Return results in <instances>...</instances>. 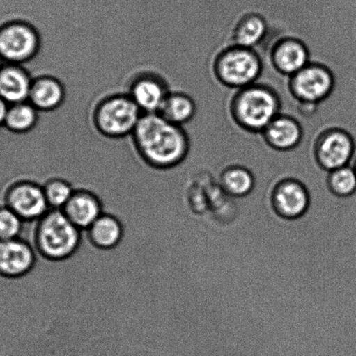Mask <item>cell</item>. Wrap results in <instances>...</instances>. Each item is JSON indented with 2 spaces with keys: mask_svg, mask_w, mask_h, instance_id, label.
I'll return each mask as SVG.
<instances>
[{
  "mask_svg": "<svg viewBox=\"0 0 356 356\" xmlns=\"http://www.w3.org/2000/svg\"><path fill=\"white\" fill-rule=\"evenodd\" d=\"M355 152V138L346 127L326 128L319 132L314 141V165L323 172H332L350 165Z\"/></svg>",
  "mask_w": 356,
  "mask_h": 356,
  "instance_id": "7",
  "label": "cell"
},
{
  "mask_svg": "<svg viewBox=\"0 0 356 356\" xmlns=\"http://www.w3.org/2000/svg\"><path fill=\"white\" fill-rule=\"evenodd\" d=\"M273 202L275 211L282 218H302L309 208L310 195L308 188L296 178H284L274 188Z\"/></svg>",
  "mask_w": 356,
  "mask_h": 356,
  "instance_id": "12",
  "label": "cell"
},
{
  "mask_svg": "<svg viewBox=\"0 0 356 356\" xmlns=\"http://www.w3.org/2000/svg\"><path fill=\"white\" fill-rule=\"evenodd\" d=\"M350 166L353 167L354 170H355V173H356V156H355L353 161H352V163H350Z\"/></svg>",
  "mask_w": 356,
  "mask_h": 356,
  "instance_id": "29",
  "label": "cell"
},
{
  "mask_svg": "<svg viewBox=\"0 0 356 356\" xmlns=\"http://www.w3.org/2000/svg\"><path fill=\"white\" fill-rule=\"evenodd\" d=\"M130 138L139 159L150 170H176L189 155L191 143L187 131L158 113L143 114Z\"/></svg>",
  "mask_w": 356,
  "mask_h": 356,
  "instance_id": "1",
  "label": "cell"
},
{
  "mask_svg": "<svg viewBox=\"0 0 356 356\" xmlns=\"http://www.w3.org/2000/svg\"><path fill=\"white\" fill-rule=\"evenodd\" d=\"M263 67V58L254 48L233 44L217 52L211 66L216 81L235 90L258 82Z\"/></svg>",
  "mask_w": 356,
  "mask_h": 356,
  "instance_id": "5",
  "label": "cell"
},
{
  "mask_svg": "<svg viewBox=\"0 0 356 356\" xmlns=\"http://www.w3.org/2000/svg\"><path fill=\"white\" fill-rule=\"evenodd\" d=\"M62 211L80 230L88 229L104 214L100 199L86 190H76Z\"/></svg>",
  "mask_w": 356,
  "mask_h": 356,
  "instance_id": "16",
  "label": "cell"
},
{
  "mask_svg": "<svg viewBox=\"0 0 356 356\" xmlns=\"http://www.w3.org/2000/svg\"><path fill=\"white\" fill-rule=\"evenodd\" d=\"M40 31L26 17H16L0 27V54L9 64L26 65L41 50Z\"/></svg>",
  "mask_w": 356,
  "mask_h": 356,
  "instance_id": "6",
  "label": "cell"
},
{
  "mask_svg": "<svg viewBox=\"0 0 356 356\" xmlns=\"http://www.w3.org/2000/svg\"><path fill=\"white\" fill-rule=\"evenodd\" d=\"M143 113L127 92L100 97L91 113V123L98 134L109 139L131 137Z\"/></svg>",
  "mask_w": 356,
  "mask_h": 356,
  "instance_id": "4",
  "label": "cell"
},
{
  "mask_svg": "<svg viewBox=\"0 0 356 356\" xmlns=\"http://www.w3.org/2000/svg\"><path fill=\"white\" fill-rule=\"evenodd\" d=\"M24 221L7 206H0V241L20 238Z\"/></svg>",
  "mask_w": 356,
  "mask_h": 356,
  "instance_id": "25",
  "label": "cell"
},
{
  "mask_svg": "<svg viewBox=\"0 0 356 356\" xmlns=\"http://www.w3.org/2000/svg\"><path fill=\"white\" fill-rule=\"evenodd\" d=\"M31 81L26 66L6 63L0 69V97L9 106L28 101Z\"/></svg>",
  "mask_w": 356,
  "mask_h": 356,
  "instance_id": "17",
  "label": "cell"
},
{
  "mask_svg": "<svg viewBox=\"0 0 356 356\" xmlns=\"http://www.w3.org/2000/svg\"><path fill=\"white\" fill-rule=\"evenodd\" d=\"M270 59L275 71L287 78L311 61L308 45L294 36L282 37L275 42L270 50Z\"/></svg>",
  "mask_w": 356,
  "mask_h": 356,
  "instance_id": "11",
  "label": "cell"
},
{
  "mask_svg": "<svg viewBox=\"0 0 356 356\" xmlns=\"http://www.w3.org/2000/svg\"><path fill=\"white\" fill-rule=\"evenodd\" d=\"M265 144L275 152H287L297 148L303 138V128L295 118L280 113L260 134Z\"/></svg>",
  "mask_w": 356,
  "mask_h": 356,
  "instance_id": "14",
  "label": "cell"
},
{
  "mask_svg": "<svg viewBox=\"0 0 356 356\" xmlns=\"http://www.w3.org/2000/svg\"><path fill=\"white\" fill-rule=\"evenodd\" d=\"M66 90L57 76L41 74L33 78L28 101L41 113L58 110L65 103Z\"/></svg>",
  "mask_w": 356,
  "mask_h": 356,
  "instance_id": "15",
  "label": "cell"
},
{
  "mask_svg": "<svg viewBox=\"0 0 356 356\" xmlns=\"http://www.w3.org/2000/svg\"><path fill=\"white\" fill-rule=\"evenodd\" d=\"M36 263V252L22 238L0 241V275L17 278L29 273Z\"/></svg>",
  "mask_w": 356,
  "mask_h": 356,
  "instance_id": "13",
  "label": "cell"
},
{
  "mask_svg": "<svg viewBox=\"0 0 356 356\" xmlns=\"http://www.w3.org/2000/svg\"><path fill=\"white\" fill-rule=\"evenodd\" d=\"M219 181L226 193L235 197H243L253 191L256 178L249 166L240 163H231L222 167Z\"/></svg>",
  "mask_w": 356,
  "mask_h": 356,
  "instance_id": "19",
  "label": "cell"
},
{
  "mask_svg": "<svg viewBox=\"0 0 356 356\" xmlns=\"http://www.w3.org/2000/svg\"><path fill=\"white\" fill-rule=\"evenodd\" d=\"M8 107L9 104L0 97V128L5 125L6 117Z\"/></svg>",
  "mask_w": 356,
  "mask_h": 356,
  "instance_id": "27",
  "label": "cell"
},
{
  "mask_svg": "<svg viewBox=\"0 0 356 356\" xmlns=\"http://www.w3.org/2000/svg\"><path fill=\"white\" fill-rule=\"evenodd\" d=\"M6 205L24 221L38 220L50 211L43 186L33 180H21L9 188Z\"/></svg>",
  "mask_w": 356,
  "mask_h": 356,
  "instance_id": "10",
  "label": "cell"
},
{
  "mask_svg": "<svg viewBox=\"0 0 356 356\" xmlns=\"http://www.w3.org/2000/svg\"><path fill=\"white\" fill-rule=\"evenodd\" d=\"M196 113L197 104L193 97L187 93L171 90L158 114L171 124L184 127L194 120Z\"/></svg>",
  "mask_w": 356,
  "mask_h": 356,
  "instance_id": "20",
  "label": "cell"
},
{
  "mask_svg": "<svg viewBox=\"0 0 356 356\" xmlns=\"http://www.w3.org/2000/svg\"><path fill=\"white\" fill-rule=\"evenodd\" d=\"M40 120V111L29 101L10 104L5 127L12 134L24 136L33 131Z\"/></svg>",
  "mask_w": 356,
  "mask_h": 356,
  "instance_id": "22",
  "label": "cell"
},
{
  "mask_svg": "<svg viewBox=\"0 0 356 356\" xmlns=\"http://www.w3.org/2000/svg\"><path fill=\"white\" fill-rule=\"evenodd\" d=\"M268 29L267 16L264 13L254 10H244L237 16L231 44L254 48L266 37Z\"/></svg>",
  "mask_w": 356,
  "mask_h": 356,
  "instance_id": "18",
  "label": "cell"
},
{
  "mask_svg": "<svg viewBox=\"0 0 356 356\" xmlns=\"http://www.w3.org/2000/svg\"><path fill=\"white\" fill-rule=\"evenodd\" d=\"M6 64V62L5 60H3V58L1 56V54H0V69H1L3 66V65Z\"/></svg>",
  "mask_w": 356,
  "mask_h": 356,
  "instance_id": "28",
  "label": "cell"
},
{
  "mask_svg": "<svg viewBox=\"0 0 356 356\" xmlns=\"http://www.w3.org/2000/svg\"><path fill=\"white\" fill-rule=\"evenodd\" d=\"M20 238L33 243L42 256L51 260L71 257L79 246L82 230L62 209H50L43 218L26 221Z\"/></svg>",
  "mask_w": 356,
  "mask_h": 356,
  "instance_id": "2",
  "label": "cell"
},
{
  "mask_svg": "<svg viewBox=\"0 0 356 356\" xmlns=\"http://www.w3.org/2000/svg\"><path fill=\"white\" fill-rule=\"evenodd\" d=\"M299 113L302 117L310 118L315 114L318 109V104H309V103H298Z\"/></svg>",
  "mask_w": 356,
  "mask_h": 356,
  "instance_id": "26",
  "label": "cell"
},
{
  "mask_svg": "<svg viewBox=\"0 0 356 356\" xmlns=\"http://www.w3.org/2000/svg\"><path fill=\"white\" fill-rule=\"evenodd\" d=\"M86 232L91 242L104 250L116 247L121 242L124 234L120 220L106 213L101 215Z\"/></svg>",
  "mask_w": 356,
  "mask_h": 356,
  "instance_id": "21",
  "label": "cell"
},
{
  "mask_svg": "<svg viewBox=\"0 0 356 356\" xmlns=\"http://www.w3.org/2000/svg\"><path fill=\"white\" fill-rule=\"evenodd\" d=\"M336 86V78L329 66L310 61L288 78V90L298 103L319 104L329 99Z\"/></svg>",
  "mask_w": 356,
  "mask_h": 356,
  "instance_id": "8",
  "label": "cell"
},
{
  "mask_svg": "<svg viewBox=\"0 0 356 356\" xmlns=\"http://www.w3.org/2000/svg\"><path fill=\"white\" fill-rule=\"evenodd\" d=\"M327 185L338 197L353 195L356 191V173L353 167L347 165L327 173Z\"/></svg>",
  "mask_w": 356,
  "mask_h": 356,
  "instance_id": "24",
  "label": "cell"
},
{
  "mask_svg": "<svg viewBox=\"0 0 356 356\" xmlns=\"http://www.w3.org/2000/svg\"><path fill=\"white\" fill-rule=\"evenodd\" d=\"M281 111V99L277 90L263 83L236 90L229 103L233 123L250 134H261Z\"/></svg>",
  "mask_w": 356,
  "mask_h": 356,
  "instance_id": "3",
  "label": "cell"
},
{
  "mask_svg": "<svg viewBox=\"0 0 356 356\" xmlns=\"http://www.w3.org/2000/svg\"><path fill=\"white\" fill-rule=\"evenodd\" d=\"M171 92L169 82L152 70L137 72L129 79L127 92L143 114L158 113Z\"/></svg>",
  "mask_w": 356,
  "mask_h": 356,
  "instance_id": "9",
  "label": "cell"
},
{
  "mask_svg": "<svg viewBox=\"0 0 356 356\" xmlns=\"http://www.w3.org/2000/svg\"><path fill=\"white\" fill-rule=\"evenodd\" d=\"M45 198L52 209H63L75 193V188L63 177H52L43 185Z\"/></svg>",
  "mask_w": 356,
  "mask_h": 356,
  "instance_id": "23",
  "label": "cell"
}]
</instances>
